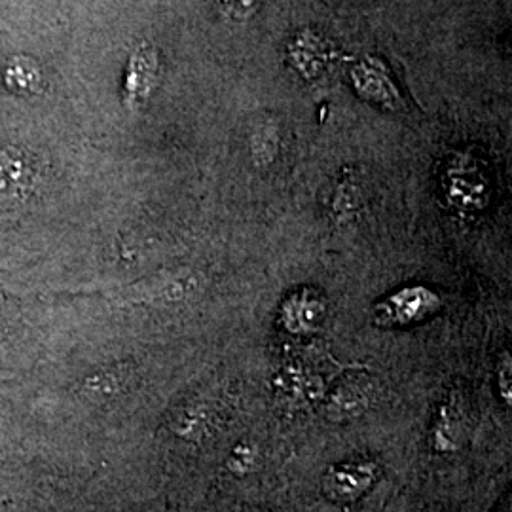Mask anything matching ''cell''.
I'll return each mask as SVG.
<instances>
[{
    "mask_svg": "<svg viewBox=\"0 0 512 512\" xmlns=\"http://www.w3.org/2000/svg\"><path fill=\"white\" fill-rule=\"evenodd\" d=\"M370 397H372V385L368 384V380L351 378L332 391L327 414L336 421L357 418L370 406Z\"/></svg>",
    "mask_w": 512,
    "mask_h": 512,
    "instance_id": "1",
    "label": "cell"
},
{
    "mask_svg": "<svg viewBox=\"0 0 512 512\" xmlns=\"http://www.w3.org/2000/svg\"><path fill=\"white\" fill-rule=\"evenodd\" d=\"M6 84L16 88L14 92H37L40 84L37 65L25 57L14 59L6 69Z\"/></svg>",
    "mask_w": 512,
    "mask_h": 512,
    "instance_id": "2",
    "label": "cell"
},
{
    "mask_svg": "<svg viewBox=\"0 0 512 512\" xmlns=\"http://www.w3.org/2000/svg\"><path fill=\"white\" fill-rule=\"evenodd\" d=\"M255 463V450L249 444H239L230 458V469H234L238 475H243L245 471L251 469Z\"/></svg>",
    "mask_w": 512,
    "mask_h": 512,
    "instance_id": "3",
    "label": "cell"
}]
</instances>
